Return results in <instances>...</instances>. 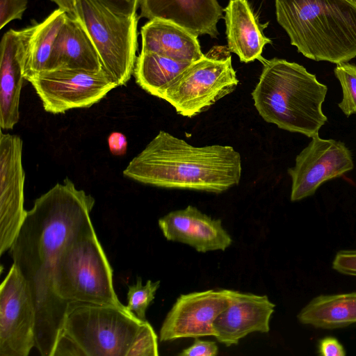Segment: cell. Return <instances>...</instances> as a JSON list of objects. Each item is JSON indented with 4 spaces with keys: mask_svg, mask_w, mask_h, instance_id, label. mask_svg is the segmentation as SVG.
<instances>
[{
    "mask_svg": "<svg viewBox=\"0 0 356 356\" xmlns=\"http://www.w3.org/2000/svg\"><path fill=\"white\" fill-rule=\"evenodd\" d=\"M95 202L66 177L35 200L9 249L35 305V347L42 356H53L69 307L54 291L57 257L69 238L91 220Z\"/></svg>",
    "mask_w": 356,
    "mask_h": 356,
    "instance_id": "6da1fadb",
    "label": "cell"
},
{
    "mask_svg": "<svg viewBox=\"0 0 356 356\" xmlns=\"http://www.w3.org/2000/svg\"><path fill=\"white\" fill-rule=\"evenodd\" d=\"M241 172V155L232 147H195L160 131L122 173L157 187L220 193L237 185Z\"/></svg>",
    "mask_w": 356,
    "mask_h": 356,
    "instance_id": "7a4b0ae2",
    "label": "cell"
},
{
    "mask_svg": "<svg viewBox=\"0 0 356 356\" xmlns=\"http://www.w3.org/2000/svg\"><path fill=\"white\" fill-rule=\"evenodd\" d=\"M252 92L260 116L280 129L312 138L327 118L322 111L327 88L303 66L284 59H264Z\"/></svg>",
    "mask_w": 356,
    "mask_h": 356,
    "instance_id": "3957f363",
    "label": "cell"
},
{
    "mask_svg": "<svg viewBox=\"0 0 356 356\" xmlns=\"http://www.w3.org/2000/svg\"><path fill=\"white\" fill-rule=\"evenodd\" d=\"M276 18L291 44L316 61L356 57V5L351 0H275Z\"/></svg>",
    "mask_w": 356,
    "mask_h": 356,
    "instance_id": "277c9868",
    "label": "cell"
},
{
    "mask_svg": "<svg viewBox=\"0 0 356 356\" xmlns=\"http://www.w3.org/2000/svg\"><path fill=\"white\" fill-rule=\"evenodd\" d=\"M54 287L65 302L113 305L122 309L113 288V270L91 220L72 235L55 264Z\"/></svg>",
    "mask_w": 356,
    "mask_h": 356,
    "instance_id": "5b68a950",
    "label": "cell"
},
{
    "mask_svg": "<svg viewBox=\"0 0 356 356\" xmlns=\"http://www.w3.org/2000/svg\"><path fill=\"white\" fill-rule=\"evenodd\" d=\"M145 321L127 308L70 302L63 334L84 356H127Z\"/></svg>",
    "mask_w": 356,
    "mask_h": 356,
    "instance_id": "8992f818",
    "label": "cell"
},
{
    "mask_svg": "<svg viewBox=\"0 0 356 356\" xmlns=\"http://www.w3.org/2000/svg\"><path fill=\"white\" fill-rule=\"evenodd\" d=\"M238 83L230 51L216 46L191 63L157 97L168 102L178 114L193 118L232 93Z\"/></svg>",
    "mask_w": 356,
    "mask_h": 356,
    "instance_id": "52a82bcc",
    "label": "cell"
},
{
    "mask_svg": "<svg viewBox=\"0 0 356 356\" xmlns=\"http://www.w3.org/2000/svg\"><path fill=\"white\" fill-rule=\"evenodd\" d=\"M78 18L93 42L103 69L118 86L134 74L138 16L115 14L95 0H76Z\"/></svg>",
    "mask_w": 356,
    "mask_h": 356,
    "instance_id": "ba28073f",
    "label": "cell"
},
{
    "mask_svg": "<svg viewBox=\"0 0 356 356\" xmlns=\"http://www.w3.org/2000/svg\"><path fill=\"white\" fill-rule=\"evenodd\" d=\"M44 109L53 114L88 108L118 87L103 69L98 72L61 68L42 72L29 80Z\"/></svg>",
    "mask_w": 356,
    "mask_h": 356,
    "instance_id": "9c48e42d",
    "label": "cell"
},
{
    "mask_svg": "<svg viewBox=\"0 0 356 356\" xmlns=\"http://www.w3.org/2000/svg\"><path fill=\"white\" fill-rule=\"evenodd\" d=\"M36 315L29 287L15 264L0 287V356H27L35 346Z\"/></svg>",
    "mask_w": 356,
    "mask_h": 356,
    "instance_id": "30bf717a",
    "label": "cell"
},
{
    "mask_svg": "<svg viewBox=\"0 0 356 356\" xmlns=\"http://www.w3.org/2000/svg\"><path fill=\"white\" fill-rule=\"evenodd\" d=\"M353 168L352 154L343 143L314 135L296 156L295 165L288 170L292 181L291 200L314 195L323 183Z\"/></svg>",
    "mask_w": 356,
    "mask_h": 356,
    "instance_id": "8fae6325",
    "label": "cell"
},
{
    "mask_svg": "<svg viewBox=\"0 0 356 356\" xmlns=\"http://www.w3.org/2000/svg\"><path fill=\"white\" fill-rule=\"evenodd\" d=\"M22 138L0 134V254L9 250L25 220Z\"/></svg>",
    "mask_w": 356,
    "mask_h": 356,
    "instance_id": "7c38bea8",
    "label": "cell"
},
{
    "mask_svg": "<svg viewBox=\"0 0 356 356\" xmlns=\"http://www.w3.org/2000/svg\"><path fill=\"white\" fill-rule=\"evenodd\" d=\"M234 291L229 289H210L181 294L161 325L160 341L215 337L213 322L229 305Z\"/></svg>",
    "mask_w": 356,
    "mask_h": 356,
    "instance_id": "4fadbf2b",
    "label": "cell"
},
{
    "mask_svg": "<svg viewBox=\"0 0 356 356\" xmlns=\"http://www.w3.org/2000/svg\"><path fill=\"white\" fill-rule=\"evenodd\" d=\"M35 24L22 30L10 29L1 41L0 127L12 129L19 119V99L22 88L25 54Z\"/></svg>",
    "mask_w": 356,
    "mask_h": 356,
    "instance_id": "5bb4252c",
    "label": "cell"
},
{
    "mask_svg": "<svg viewBox=\"0 0 356 356\" xmlns=\"http://www.w3.org/2000/svg\"><path fill=\"white\" fill-rule=\"evenodd\" d=\"M159 226L167 240L187 244L200 252L225 250L232 243L220 219L191 205L161 218Z\"/></svg>",
    "mask_w": 356,
    "mask_h": 356,
    "instance_id": "9a60e30c",
    "label": "cell"
},
{
    "mask_svg": "<svg viewBox=\"0 0 356 356\" xmlns=\"http://www.w3.org/2000/svg\"><path fill=\"white\" fill-rule=\"evenodd\" d=\"M275 307L266 295L234 291L229 305L213 322L216 339L230 346L250 333L268 332Z\"/></svg>",
    "mask_w": 356,
    "mask_h": 356,
    "instance_id": "2e32d148",
    "label": "cell"
},
{
    "mask_svg": "<svg viewBox=\"0 0 356 356\" xmlns=\"http://www.w3.org/2000/svg\"><path fill=\"white\" fill-rule=\"evenodd\" d=\"M140 17L177 24L197 36L217 38L223 9L217 0H141Z\"/></svg>",
    "mask_w": 356,
    "mask_h": 356,
    "instance_id": "e0dca14e",
    "label": "cell"
},
{
    "mask_svg": "<svg viewBox=\"0 0 356 356\" xmlns=\"http://www.w3.org/2000/svg\"><path fill=\"white\" fill-rule=\"evenodd\" d=\"M227 47L240 60L262 62L261 54L270 39L264 33L268 23L261 24L248 0H229L224 10Z\"/></svg>",
    "mask_w": 356,
    "mask_h": 356,
    "instance_id": "ac0fdd59",
    "label": "cell"
},
{
    "mask_svg": "<svg viewBox=\"0 0 356 356\" xmlns=\"http://www.w3.org/2000/svg\"><path fill=\"white\" fill-rule=\"evenodd\" d=\"M61 68L93 72L103 70L95 46L81 22L67 15L56 39L50 65V70Z\"/></svg>",
    "mask_w": 356,
    "mask_h": 356,
    "instance_id": "d6986e66",
    "label": "cell"
},
{
    "mask_svg": "<svg viewBox=\"0 0 356 356\" xmlns=\"http://www.w3.org/2000/svg\"><path fill=\"white\" fill-rule=\"evenodd\" d=\"M142 51L193 63L204 56L198 36L170 21L149 20L140 30Z\"/></svg>",
    "mask_w": 356,
    "mask_h": 356,
    "instance_id": "ffe728a7",
    "label": "cell"
},
{
    "mask_svg": "<svg viewBox=\"0 0 356 356\" xmlns=\"http://www.w3.org/2000/svg\"><path fill=\"white\" fill-rule=\"evenodd\" d=\"M297 317L304 325L322 329L355 324L356 291L316 296L300 311Z\"/></svg>",
    "mask_w": 356,
    "mask_h": 356,
    "instance_id": "44dd1931",
    "label": "cell"
},
{
    "mask_svg": "<svg viewBox=\"0 0 356 356\" xmlns=\"http://www.w3.org/2000/svg\"><path fill=\"white\" fill-rule=\"evenodd\" d=\"M66 17V13L58 8L35 24L24 57L23 76L26 81L50 70L54 43Z\"/></svg>",
    "mask_w": 356,
    "mask_h": 356,
    "instance_id": "7402d4cb",
    "label": "cell"
},
{
    "mask_svg": "<svg viewBox=\"0 0 356 356\" xmlns=\"http://www.w3.org/2000/svg\"><path fill=\"white\" fill-rule=\"evenodd\" d=\"M191 63L141 51L136 58L134 75L142 89L157 97L159 93Z\"/></svg>",
    "mask_w": 356,
    "mask_h": 356,
    "instance_id": "603a6c76",
    "label": "cell"
},
{
    "mask_svg": "<svg viewBox=\"0 0 356 356\" xmlns=\"http://www.w3.org/2000/svg\"><path fill=\"white\" fill-rule=\"evenodd\" d=\"M160 281L147 280L143 286L141 277H137L136 284L129 286L127 292V309L134 313L142 321H146L145 313L153 302L155 293L159 288Z\"/></svg>",
    "mask_w": 356,
    "mask_h": 356,
    "instance_id": "cb8c5ba5",
    "label": "cell"
},
{
    "mask_svg": "<svg viewBox=\"0 0 356 356\" xmlns=\"http://www.w3.org/2000/svg\"><path fill=\"white\" fill-rule=\"evenodd\" d=\"M334 74L343 90V98L339 107L346 116H350L356 113V65L339 63Z\"/></svg>",
    "mask_w": 356,
    "mask_h": 356,
    "instance_id": "d4e9b609",
    "label": "cell"
},
{
    "mask_svg": "<svg viewBox=\"0 0 356 356\" xmlns=\"http://www.w3.org/2000/svg\"><path fill=\"white\" fill-rule=\"evenodd\" d=\"M159 355L158 337L150 323L145 321L136 335L127 356Z\"/></svg>",
    "mask_w": 356,
    "mask_h": 356,
    "instance_id": "484cf974",
    "label": "cell"
},
{
    "mask_svg": "<svg viewBox=\"0 0 356 356\" xmlns=\"http://www.w3.org/2000/svg\"><path fill=\"white\" fill-rule=\"evenodd\" d=\"M28 0H0V29L15 19H22Z\"/></svg>",
    "mask_w": 356,
    "mask_h": 356,
    "instance_id": "4316f807",
    "label": "cell"
},
{
    "mask_svg": "<svg viewBox=\"0 0 356 356\" xmlns=\"http://www.w3.org/2000/svg\"><path fill=\"white\" fill-rule=\"evenodd\" d=\"M332 268L341 274L356 276V250L338 252L333 259Z\"/></svg>",
    "mask_w": 356,
    "mask_h": 356,
    "instance_id": "83f0119b",
    "label": "cell"
},
{
    "mask_svg": "<svg viewBox=\"0 0 356 356\" xmlns=\"http://www.w3.org/2000/svg\"><path fill=\"white\" fill-rule=\"evenodd\" d=\"M113 13L122 16H133L140 5L141 0H95Z\"/></svg>",
    "mask_w": 356,
    "mask_h": 356,
    "instance_id": "f1b7e54d",
    "label": "cell"
},
{
    "mask_svg": "<svg viewBox=\"0 0 356 356\" xmlns=\"http://www.w3.org/2000/svg\"><path fill=\"white\" fill-rule=\"evenodd\" d=\"M218 353V347L216 342L201 340L196 337L191 346L184 349L178 355L180 356H215Z\"/></svg>",
    "mask_w": 356,
    "mask_h": 356,
    "instance_id": "f546056e",
    "label": "cell"
},
{
    "mask_svg": "<svg viewBox=\"0 0 356 356\" xmlns=\"http://www.w3.org/2000/svg\"><path fill=\"white\" fill-rule=\"evenodd\" d=\"M318 353L323 356H344L346 351L341 343L333 337H326L318 343Z\"/></svg>",
    "mask_w": 356,
    "mask_h": 356,
    "instance_id": "4dcf8cb0",
    "label": "cell"
},
{
    "mask_svg": "<svg viewBox=\"0 0 356 356\" xmlns=\"http://www.w3.org/2000/svg\"><path fill=\"white\" fill-rule=\"evenodd\" d=\"M83 355L76 343L65 334H62L56 343L53 356Z\"/></svg>",
    "mask_w": 356,
    "mask_h": 356,
    "instance_id": "1f68e13d",
    "label": "cell"
},
{
    "mask_svg": "<svg viewBox=\"0 0 356 356\" xmlns=\"http://www.w3.org/2000/svg\"><path fill=\"white\" fill-rule=\"evenodd\" d=\"M127 144L125 135L120 132H112L108 137L109 150L115 156L124 155L127 150Z\"/></svg>",
    "mask_w": 356,
    "mask_h": 356,
    "instance_id": "d6a6232c",
    "label": "cell"
},
{
    "mask_svg": "<svg viewBox=\"0 0 356 356\" xmlns=\"http://www.w3.org/2000/svg\"><path fill=\"white\" fill-rule=\"evenodd\" d=\"M356 5V0H351Z\"/></svg>",
    "mask_w": 356,
    "mask_h": 356,
    "instance_id": "836d02e7",
    "label": "cell"
}]
</instances>
